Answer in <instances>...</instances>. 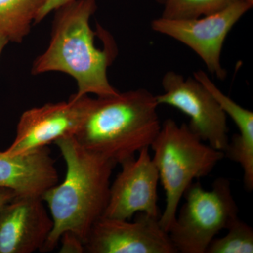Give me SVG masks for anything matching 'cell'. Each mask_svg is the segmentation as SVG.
Segmentation results:
<instances>
[{
  "label": "cell",
  "mask_w": 253,
  "mask_h": 253,
  "mask_svg": "<svg viewBox=\"0 0 253 253\" xmlns=\"http://www.w3.org/2000/svg\"><path fill=\"white\" fill-rule=\"evenodd\" d=\"M162 1H163V0H162Z\"/></svg>",
  "instance_id": "21"
},
{
  "label": "cell",
  "mask_w": 253,
  "mask_h": 253,
  "mask_svg": "<svg viewBox=\"0 0 253 253\" xmlns=\"http://www.w3.org/2000/svg\"><path fill=\"white\" fill-rule=\"evenodd\" d=\"M236 0H163L161 17L192 19L217 13Z\"/></svg>",
  "instance_id": "15"
},
{
  "label": "cell",
  "mask_w": 253,
  "mask_h": 253,
  "mask_svg": "<svg viewBox=\"0 0 253 253\" xmlns=\"http://www.w3.org/2000/svg\"><path fill=\"white\" fill-rule=\"evenodd\" d=\"M58 181L59 174L46 146L16 156L0 152V188L14 190L18 196L42 197Z\"/></svg>",
  "instance_id": "12"
},
{
  "label": "cell",
  "mask_w": 253,
  "mask_h": 253,
  "mask_svg": "<svg viewBox=\"0 0 253 253\" xmlns=\"http://www.w3.org/2000/svg\"><path fill=\"white\" fill-rule=\"evenodd\" d=\"M185 202L168 231L176 252L206 253L220 231L239 218V210L227 178L219 177L212 189L193 182L184 193Z\"/></svg>",
  "instance_id": "5"
},
{
  "label": "cell",
  "mask_w": 253,
  "mask_h": 253,
  "mask_svg": "<svg viewBox=\"0 0 253 253\" xmlns=\"http://www.w3.org/2000/svg\"><path fill=\"white\" fill-rule=\"evenodd\" d=\"M194 78L199 81L213 95L226 113L232 119L239 134L233 135L229 141L224 156L231 161L239 163L244 172L245 189H253V113L236 103L224 94L214 84L204 71L194 73Z\"/></svg>",
  "instance_id": "13"
},
{
  "label": "cell",
  "mask_w": 253,
  "mask_h": 253,
  "mask_svg": "<svg viewBox=\"0 0 253 253\" xmlns=\"http://www.w3.org/2000/svg\"><path fill=\"white\" fill-rule=\"evenodd\" d=\"M153 161L166 195V205L159 222L167 232L170 229L184 193L194 179L211 174L224 156L191 130L189 125L172 119L161 123L151 146Z\"/></svg>",
  "instance_id": "4"
},
{
  "label": "cell",
  "mask_w": 253,
  "mask_h": 253,
  "mask_svg": "<svg viewBox=\"0 0 253 253\" xmlns=\"http://www.w3.org/2000/svg\"><path fill=\"white\" fill-rule=\"evenodd\" d=\"M9 42V41H8L5 37L0 36V56H1V53H2L5 46H6V44Z\"/></svg>",
  "instance_id": "20"
},
{
  "label": "cell",
  "mask_w": 253,
  "mask_h": 253,
  "mask_svg": "<svg viewBox=\"0 0 253 253\" xmlns=\"http://www.w3.org/2000/svg\"><path fill=\"white\" fill-rule=\"evenodd\" d=\"M92 99L89 95L68 101L50 103L33 108L21 115L14 141L3 151L16 156L45 147L58 139L76 136L90 109Z\"/></svg>",
  "instance_id": "8"
},
{
  "label": "cell",
  "mask_w": 253,
  "mask_h": 253,
  "mask_svg": "<svg viewBox=\"0 0 253 253\" xmlns=\"http://www.w3.org/2000/svg\"><path fill=\"white\" fill-rule=\"evenodd\" d=\"M46 0H0V36L21 43Z\"/></svg>",
  "instance_id": "14"
},
{
  "label": "cell",
  "mask_w": 253,
  "mask_h": 253,
  "mask_svg": "<svg viewBox=\"0 0 253 253\" xmlns=\"http://www.w3.org/2000/svg\"><path fill=\"white\" fill-rule=\"evenodd\" d=\"M253 0H236L214 14L192 19L160 17L151 28L180 42L202 59L208 71L224 81L226 70L221 66V54L226 38L236 23L252 8Z\"/></svg>",
  "instance_id": "6"
},
{
  "label": "cell",
  "mask_w": 253,
  "mask_h": 253,
  "mask_svg": "<svg viewBox=\"0 0 253 253\" xmlns=\"http://www.w3.org/2000/svg\"><path fill=\"white\" fill-rule=\"evenodd\" d=\"M228 233L214 238L206 253H253V230L249 224L236 219L227 228Z\"/></svg>",
  "instance_id": "16"
},
{
  "label": "cell",
  "mask_w": 253,
  "mask_h": 253,
  "mask_svg": "<svg viewBox=\"0 0 253 253\" xmlns=\"http://www.w3.org/2000/svg\"><path fill=\"white\" fill-rule=\"evenodd\" d=\"M52 228L42 197L17 196L0 210V253L41 251Z\"/></svg>",
  "instance_id": "11"
},
{
  "label": "cell",
  "mask_w": 253,
  "mask_h": 253,
  "mask_svg": "<svg viewBox=\"0 0 253 253\" xmlns=\"http://www.w3.org/2000/svg\"><path fill=\"white\" fill-rule=\"evenodd\" d=\"M158 106L145 89L93 99L75 137L84 149L121 165L151 146L161 126Z\"/></svg>",
  "instance_id": "3"
},
{
  "label": "cell",
  "mask_w": 253,
  "mask_h": 253,
  "mask_svg": "<svg viewBox=\"0 0 253 253\" xmlns=\"http://www.w3.org/2000/svg\"><path fill=\"white\" fill-rule=\"evenodd\" d=\"M96 9V0H74L55 11L49 46L33 63L32 74L56 71L69 75L77 82L75 98L119 92L107 77L114 47L99 49L95 44L96 33L89 25Z\"/></svg>",
  "instance_id": "2"
},
{
  "label": "cell",
  "mask_w": 253,
  "mask_h": 253,
  "mask_svg": "<svg viewBox=\"0 0 253 253\" xmlns=\"http://www.w3.org/2000/svg\"><path fill=\"white\" fill-rule=\"evenodd\" d=\"M54 143L66 163V174L63 182L42 196L53 221L42 252L53 251L66 232L76 234L84 244L91 227L104 214L109 203L111 175L117 166L84 149L74 136Z\"/></svg>",
  "instance_id": "1"
},
{
  "label": "cell",
  "mask_w": 253,
  "mask_h": 253,
  "mask_svg": "<svg viewBox=\"0 0 253 253\" xmlns=\"http://www.w3.org/2000/svg\"><path fill=\"white\" fill-rule=\"evenodd\" d=\"M17 196L18 195L15 192L14 190L0 188V210Z\"/></svg>",
  "instance_id": "19"
},
{
  "label": "cell",
  "mask_w": 253,
  "mask_h": 253,
  "mask_svg": "<svg viewBox=\"0 0 253 253\" xmlns=\"http://www.w3.org/2000/svg\"><path fill=\"white\" fill-rule=\"evenodd\" d=\"M158 105L172 106L190 118L189 127L200 139L224 152L229 138L227 116L213 95L195 78L168 71L162 79Z\"/></svg>",
  "instance_id": "7"
},
{
  "label": "cell",
  "mask_w": 253,
  "mask_h": 253,
  "mask_svg": "<svg viewBox=\"0 0 253 253\" xmlns=\"http://www.w3.org/2000/svg\"><path fill=\"white\" fill-rule=\"evenodd\" d=\"M149 149L144 148L137 156L121 164V172L111 183L109 203L102 217L128 220L136 213H144L160 218L159 174Z\"/></svg>",
  "instance_id": "10"
},
{
  "label": "cell",
  "mask_w": 253,
  "mask_h": 253,
  "mask_svg": "<svg viewBox=\"0 0 253 253\" xmlns=\"http://www.w3.org/2000/svg\"><path fill=\"white\" fill-rule=\"evenodd\" d=\"M59 241L61 243L60 253H84V243L73 233H64Z\"/></svg>",
  "instance_id": "17"
},
{
  "label": "cell",
  "mask_w": 253,
  "mask_h": 253,
  "mask_svg": "<svg viewBox=\"0 0 253 253\" xmlns=\"http://www.w3.org/2000/svg\"><path fill=\"white\" fill-rule=\"evenodd\" d=\"M73 1H74V0H46L42 7L41 8L38 15H37L34 24L41 23L51 11H56V9L61 7V6H64V5L67 4Z\"/></svg>",
  "instance_id": "18"
},
{
  "label": "cell",
  "mask_w": 253,
  "mask_h": 253,
  "mask_svg": "<svg viewBox=\"0 0 253 253\" xmlns=\"http://www.w3.org/2000/svg\"><path fill=\"white\" fill-rule=\"evenodd\" d=\"M89 253H176L159 218L144 213L133 222L101 217L94 223L84 244Z\"/></svg>",
  "instance_id": "9"
}]
</instances>
